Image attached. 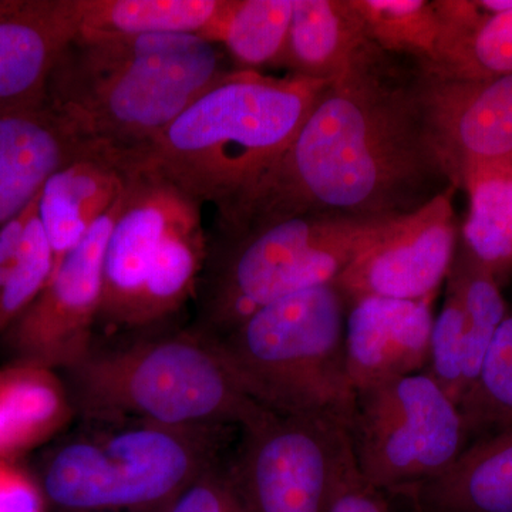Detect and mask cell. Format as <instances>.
Instances as JSON below:
<instances>
[{
  "mask_svg": "<svg viewBox=\"0 0 512 512\" xmlns=\"http://www.w3.org/2000/svg\"><path fill=\"white\" fill-rule=\"evenodd\" d=\"M329 83L232 70L138 157L217 211L245 194L292 143Z\"/></svg>",
  "mask_w": 512,
  "mask_h": 512,
  "instance_id": "3957f363",
  "label": "cell"
},
{
  "mask_svg": "<svg viewBox=\"0 0 512 512\" xmlns=\"http://www.w3.org/2000/svg\"><path fill=\"white\" fill-rule=\"evenodd\" d=\"M165 512H249L229 464H212Z\"/></svg>",
  "mask_w": 512,
  "mask_h": 512,
  "instance_id": "f546056e",
  "label": "cell"
},
{
  "mask_svg": "<svg viewBox=\"0 0 512 512\" xmlns=\"http://www.w3.org/2000/svg\"><path fill=\"white\" fill-rule=\"evenodd\" d=\"M441 23L434 76L481 80L512 73V9L487 15L477 0H437Z\"/></svg>",
  "mask_w": 512,
  "mask_h": 512,
  "instance_id": "44dd1931",
  "label": "cell"
},
{
  "mask_svg": "<svg viewBox=\"0 0 512 512\" xmlns=\"http://www.w3.org/2000/svg\"><path fill=\"white\" fill-rule=\"evenodd\" d=\"M421 103L454 187L477 161L512 157V73L481 80L434 76L420 67Z\"/></svg>",
  "mask_w": 512,
  "mask_h": 512,
  "instance_id": "4fadbf2b",
  "label": "cell"
},
{
  "mask_svg": "<svg viewBox=\"0 0 512 512\" xmlns=\"http://www.w3.org/2000/svg\"><path fill=\"white\" fill-rule=\"evenodd\" d=\"M57 444L39 483L56 512H165L212 464L235 427L124 421Z\"/></svg>",
  "mask_w": 512,
  "mask_h": 512,
  "instance_id": "8992f818",
  "label": "cell"
},
{
  "mask_svg": "<svg viewBox=\"0 0 512 512\" xmlns=\"http://www.w3.org/2000/svg\"><path fill=\"white\" fill-rule=\"evenodd\" d=\"M225 0H82L79 33L191 35L210 40Z\"/></svg>",
  "mask_w": 512,
  "mask_h": 512,
  "instance_id": "603a6c76",
  "label": "cell"
},
{
  "mask_svg": "<svg viewBox=\"0 0 512 512\" xmlns=\"http://www.w3.org/2000/svg\"><path fill=\"white\" fill-rule=\"evenodd\" d=\"M232 70L224 49L200 36L79 33L53 67L45 106L77 147L137 163Z\"/></svg>",
  "mask_w": 512,
  "mask_h": 512,
  "instance_id": "7a4b0ae2",
  "label": "cell"
},
{
  "mask_svg": "<svg viewBox=\"0 0 512 512\" xmlns=\"http://www.w3.org/2000/svg\"><path fill=\"white\" fill-rule=\"evenodd\" d=\"M403 495L429 512H512V429L470 441L441 476Z\"/></svg>",
  "mask_w": 512,
  "mask_h": 512,
  "instance_id": "ffe728a7",
  "label": "cell"
},
{
  "mask_svg": "<svg viewBox=\"0 0 512 512\" xmlns=\"http://www.w3.org/2000/svg\"><path fill=\"white\" fill-rule=\"evenodd\" d=\"M121 201L64 256L28 311L2 336L13 359L69 370L93 350L103 299L104 259Z\"/></svg>",
  "mask_w": 512,
  "mask_h": 512,
  "instance_id": "8fae6325",
  "label": "cell"
},
{
  "mask_svg": "<svg viewBox=\"0 0 512 512\" xmlns=\"http://www.w3.org/2000/svg\"><path fill=\"white\" fill-rule=\"evenodd\" d=\"M448 188L456 187L421 103L417 74L406 82L387 64L329 84L278 161L217 211L214 234L301 215L396 220Z\"/></svg>",
  "mask_w": 512,
  "mask_h": 512,
  "instance_id": "6da1fadb",
  "label": "cell"
},
{
  "mask_svg": "<svg viewBox=\"0 0 512 512\" xmlns=\"http://www.w3.org/2000/svg\"><path fill=\"white\" fill-rule=\"evenodd\" d=\"M427 375L460 406L467 389L466 319L460 296L453 285L446 288V299L431 329L430 357Z\"/></svg>",
  "mask_w": 512,
  "mask_h": 512,
  "instance_id": "f1b7e54d",
  "label": "cell"
},
{
  "mask_svg": "<svg viewBox=\"0 0 512 512\" xmlns=\"http://www.w3.org/2000/svg\"><path fill=\"white\" fill-rule=\"evenodd\" d=\"M412 512H429V511L424 510V508L419 507V505L413 504Z\"/></svg>",
  "mask_w": 512,
  "mask_h": 512,
  "instance_id": "d6a6232c",
  "label": "cell"
},
{
  "mask_svg": "<svg viewBox=\"0 0 512 512\" xmlns=\"http://www.w3.org/2000/svg\"><path fill=\"white\" fill-rule=\"evenodd\" d=\"M39 478L19 460L0 458V512H49Z\"/></svg>",
  "mask_w": 512,
  "mask_h": 512,
  "instance_id": "4dcf8cb0",
  "label": "cell"
},
{
  "mask_svg": "<svg viewBox=\"0 0 512 512\" xmlns=\"http://www.w3.org/2000/svg\"><path fill=\"white\" fill-rule=\"evenodd\" d=\"M136 167L117 154L79 147L47 178L39 215L55 256L53 271L123 197Z\"/></svg>",
  "mask_w": 512,
  "mask_h": 512,
  "instance_id": "2e32d148",
  "label": "cell"
},
{
  "mask_svg": "<svg viewBox=\"0 0 512 512\" xmlns=\"http://www.w3.org/2000/svg\"><path fill=\"white\" fill-rule=\"evenodd\" d=\"M77 148L45 103L0 111V228L35 200Z\"/></svg>",
  "mask_w": 512,
  "mask_h": 512,
  "instance_id": "ac0fdd59",
  "label": "cell"
},
{
  "mask_svg": "<svg viewBox=\"0 0 512 512\" xmlns=\"http://www.w3.org/2000/svg\"><path fill=\"white\" fill-rule=\"evenodd\" d=\"M460 188L470 201L460 239L501 282L512 269V157L467 164Z\"/></svg>",
  "mask_w": 512,
  "mask_h": 512,
  "instance_id": "7402d4cb",
  "label": "cell"
},
{
  "mask_svg": "<svg viewBox=\"0 0 512 512\" xmlns=\"http://www.w3.org/2000/svg\"><path fill=\"white\" fill-rule=\"evenodd\" d=\"M295 0H225L210 42L221 46L234 70L281 66Z\"/></svg>",
  "mask_w": 512,
  "mask_h": 512,
  "instance_id": "d4e9b609",
  "label": "cell"
},
{
  "mask_svg": "<svg viewBox=\"0 0 512 512\" xmlns=\"http://www.w3.org/2000/svg\"><path fill=\"white\" fill-rule=\"evenodd\" d=\"M348 303L335 284L292 293L215 339L245 392L285 416L320 417L349 430L356 409L346 366Z\"/></svg>",
  "mask_w": 512,
  "mask_h": 512,
  "instance_id": "5b68a950",
  "label": "cell"
},
{
  "mask_svg": "<svg viewBox=\"0 0 512 512\" xmlns=\"http://www.w3.org/2000/svg\"><path fill=\"white\" fill-rule=\"evenodd\" d=\"M348 431L360 474L386 494L441 476L470 443L460 407L424 372L356 393Z\"/></svg>",
  "mask_w": 512,
  "mask_h": 512,
  "instance_id": "9c48e42d",
  "label": "cell"
},
{
  "mask_svg": "<svg viewBox=\"0 0 512 512\" xmlns=\"http://www.w3.org/2000/svg\"><path fill=\"white\" fill-rule=\"evenodd\" d=\"M389 59L367 33L352 0H295L281 66L289 74L342 82L375 72Z\"/></svg>",
  "mask_w": 512,
  "mask_h": 512,
  "instance_id": "e0dca14e",
  "label": "cell"
},
{
  "mask_svg": "<svg viewBox=\"0 0 512 512\" xmlns=\"http://www.w3.org/2000/svg\"><path fill=\"white\" fill-rule=\"evenodd\" d=\"M367 33L384 53L409 55L420 66L434 63L441 23L427 0H352Z\"/></svg>",
  "mask_w": 512,
  "mask_h": 512,
  "instance_id": "4316f807",
  "label": "cell"
},
{
  "mask_svg": "<svg viewBox=\"0 0 512 512\" xmlns=\"http://www.w3.org/2000/svg\"><path fill=\"white\" fill-rule=\"evenodd\" d=\"M352 456L342 424L269 412L242 429L229 470L249 512H328Z\"/></svg>",
  "mask_w": 512,
  "mask_h": 512,
  "instance_id": "30bf717a",
  "label": "cell"
},
{
  "mask_svg": "<svg viewBox=\"0 0 512 512\" xmlns=\"http://www.w3.org/2000/svg\"><path fill=\"white\" fill-rule=\"evenodd\" d=\"M458 407L470 441L512 429V305Z\"/></svg>",
  "mask_w": 512,
  "mask_h": 512,
  "instance_id": "83f0119b",
  "label": "cell"
},
{
  "mask_svg": "<svg viewBox=\"0 0 512 512\" xmlns=\"http://www.w3.org/2000/svg\"><path fill=\"white\" fill-rule=\"evenodd\" d=\"M201 208L156 168H134L107 245L99 325L150 328L198 293L210 245Z\"/></svg>",
  "mask_w": 512,
  "mask_h": 512,
  "instance_id": "52a82bcc",
  "label": "cell"
},
{
  "mask_svg": "<svg viewBox=\"0 0 512 512\" xmlns=\"http://www.w3.org/2000/svg\"><path fill=\"white\" fill-rule=\"evenodd\" d=\"M74 416L59 370L19 359L0 367V458L19 460L45 446Z\"/></svg>",
  "mask_w": 512,
  "mask_h": 512,
  "instance_id": "d6986e66",
  "label": "cell"
},
{
  "mask_svg": "<svg viewBox=\"0 0 512 512\" xmlns=\"http://www.w3.org/2000/svg\"><path fill=\"white\" fill-rule=\"evenodd\" d=\"M53 268L55 256L40 220L37 195L0 228V336L36 301Z\"/></svg>",
  "mask_w": 512,
  "mask_h": 512,
  "instance_id": "cb8c5ba5",
  "label": "cell"
},
{
  "mask_svg": "<svg viewBox=\"0 0 512 512\" xmlns=\"http://www.w3.org/2000/svg\"><path fill=\"white\" fill-rule=\"evenodd\" d=\"M66 375L76 413L100 423L242 430L271 412L245 392L215 339L198 328L93 349Z\"/></svg>",
  "mask_w": 512,
  "mask_h": 512,
  "instance_id": "277c9868",
  "label": "cell"
},
{
  "mask_svg": "<svg viewBox=\"0 0 512 512\" xmlns=\"http://www.w3.org/2000/svg\"><path fill=\"white\" fill-rule=\"evenodd\" d=\"M433 298L359 299L346 316V366L356 393L426 372L430 357Z\"/></svg>",
  "mask_w": 512,
  "mask_h": 512,
  "instance_id": "5bb4252c",
  "label": "cell"
},
{
  "mask_svg": "<svg viewBox=\"0 0 512 512\" xmlns=\"http://www.w3.org/2000/svg\"><path fill=\"white\" fill-rule=\"evenodd\" d=\"M447 282L456 288L466 319L467 392L507 315L508 303L501 293L497 276L478 261L461 239H458Z\"/></svg>",
  "mask_w": 512,
  "mask_h": 512,
  "instance_id": "484cf974",
  "label": "cell"
},
{
  "mask_svg": "<svg viewBox=\"0 0 512 512\" xmlns=\"http://www.w3.org/2000/svg\"><path fill=\"white\" fill-rule=\"evenodd\" d=\"M456 188L392 220L335 281L348 306L369 296L421 301L447 279L458 244Z\"/></svg>",
  "mask_w": 512,
  "mask_h": 512,
  "instance_id": "7c38bea8",
  "label": "cell"
},
{
  "mask_svg": "<svg viewBox=\"0 0 512 512\" xmlns=\"http://www.w3.org/2000/svg\"><path fill=\"white\" fill-rule=\"evenodd\" d=\"M328 512H390L386 493L372 487L362 477L355 454L340 474Z\"/></svg>",
  "mask_w": 512,
  "mask_h": 512,
  "instance_id": "1f68e13d",
  "label": "cell"
},
{
  "mask_svg": "<svg viewBox=\"0 0 512 512\" xmlns=\"http://www.w3.org/2000/svg\"><path fill=\"white\" fill-rule=\"evenodd\" d=\"M80 25L82 0H0V111L45 103L53 67Z\"/></svg>",
  "mask_w": 512,
  "mask_h": 512,
  "instance_id": "9a60e30c",
  "label": "cell"
},
{
  "mask_svg": "<svg viewBox=\"0 0 512 512\" xmlns=\"http://www.w3.org/2000/svg\"><path fill=\"white\" fill-rule=\"evenodd\" d=\"M390 221L301 215L237 234L212 235L198 288L197 328L218 338L269 303L335 284Z\"/></svg>",
  "mask_w": 512,
  "mask_h": 512,
  "instance_id": "ba28073f",
  "label": "cell"
}]
</instances>
